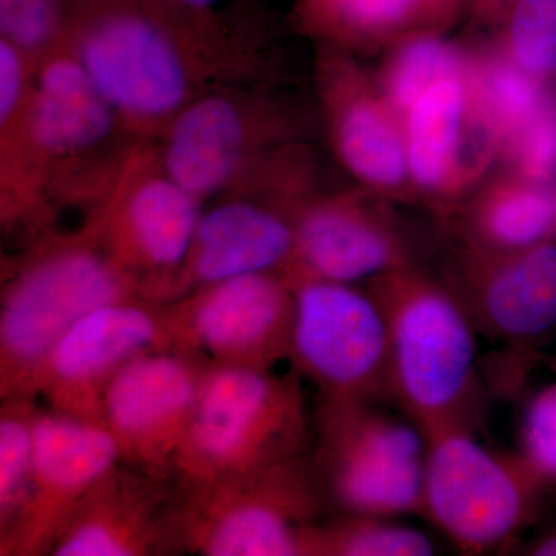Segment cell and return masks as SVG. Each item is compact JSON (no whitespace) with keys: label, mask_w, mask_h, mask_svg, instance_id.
I'll list each match as a JSON object with an SVG mask.
<instances>
[{"label":"cell","mask_w":556,"mask_h":556,"mask_svg":"<svg viewBox=\"0 0 556 556\" xmlns=\"http://www.w3.org/2000/svg\"><path fill=\"white\" fill-rule=\"evenodd\" d=\"M207 367L203 358L166 346L148 351L121 369L102 402L101 417L121 463L175 478Z\"/></svg>","instance_id":"5bb4252c"},{"label":"cell","mask_w":556,"mask_h":556,"mask_svg":"<svg viewBox=\"0 0 556 556\" xmlns=\"http://www.w3.org/2000/svg\"><path fill=\"white\" fill-rule=\"evenodd\" d=\"M309 420L298 375L208 365L175 481L252 473L308 452Z\"/></svg>","instance_id":"8992f818"},{"label":"cell","mask_w":556,"mask_h":556,"mask_svg":"<svg viewBox=\"0 0 556 556\" xmlns=\"http://www.w3.org/2000/svg\"><path fill=\"white\" fill-rule=\"evenodd\" d=\"M313 463L327 503L343 515H420L427 439L378 402L320 401Z\"/></svg>","instance_id":"9c48e42d"},{"label":"cell","mask_w":556,"mask_h":556,"mask_svg":"<svg viewBox=\"0 0 556 556\" xmlns=\"http://www.w3.org/2000/svg\"><path fill=\"white\" fill-rule=\"evenodd\" d=\"M426 439L420 515L460 552L507 548L540 518L554 486L521 453L486 448L470 428H450Z\"/></svg>","instance_id":"ba28073f"},{"label":"cell","mask_w":556,"mask_h":556,"mask_svg":"<svg viewBox=\"0 0 556 556\" xmlns=\"http://www.w3.org/2000/svg\"><path fill=\"white\" fill-rule=\"evenodd\" d=\"M203 207L164 169L155 142L139 141L108 199L86 222L142 298L163 303Z\"/></svg>","instance_id":"30bf717a"},{"label":"cell","mask_w":556,"mask_h":556,"mask_svg":"<svg viewBox=\"0 0 556 556\" xmlns=\"http://www.w3.org/2000/svg\"><path fill=\"white\" fill-rule=\"evenodd\" d=\"M298 199L233 193L211 201L163 303L226 278L287 273L294 255L291 208Z\"/></svg>","instance_id":"d6986e66"},{"label":"cell","mask_w":556,"mask_h":556,"mask_svg":"<svg viewBox=\"0 0 556 556\" xmlns=\"http://www.w3.org/2000/svg\"><path fill=\"white\" fill-rule=\"evenodd\" d=\"M119 463L102 424L38 409L30 486L20 514L0 532V556L50 555L83 497Z\"/></svg>","instance_id":"2e32d148"},{"label":"cell","mask_w":556,"mask_h":556,"mask_svg":"<svg viewBox=\"0 0 556 556\" xmlns=\"http://www.w3.org/2000/svg\"><path fill=\"white\" fill-rule=\"evenodd\" d=\"M470 58L471 51L445 39L444 33H424L391 47L375 76L383 97L404 121L434 84L467 75Z\"/></svg>","instance_id":"484cf974"},{"label":"cell","mask_w":556,"mask_h":556,"mask_svg":"<svg viewBox=\"0 0 556 556\" xmlns=\"http://www.w3.org/2000/svg\"><path fill=\"white\" fill-rule=\"evenodd\" d=\"M70 3H72L75 9H78V7L84 5V3L90 2V0H68Z\"/></svg>","instance_id":"8d00e7d4"},{"label":"cell","mask_w":556,"mask_h":556,"mask_svg":"<svg viewBox=\"0 0 556 556\" xmlns=\"http://www.w3.org/2000/svg\"><path fill=\"white\" fill-rule=\"evenodd\" d=\"M316 93L328 141L358 185L388 201L416 199L404 121L356 54L317 46Z\"/></svg>","instance_id":"4fadbf2b"},{"label":"cell","mask_w":556,"mask_h":556,"mask_svg":"<svg viewBox=\"0 0 556 556\" xmlns=\"http://www.w3.org/2000/svg\"><path fill=\"white\" fill-rule=\"evenodd\" d=\"M327 497L309 453L217 481H177L178 554L302 556Z\"/></svg>","instance_id":"52a82bcc"},{"label":"cell","mask_w":556,"mask_h":556,"mask_svg":"<svg viewBox=\"0 0 556 556\" xmlns=\"http://www.w3.org/2000/svg\"><path fill=\"white\" fill-rule=\"evenodd\" d=\"M386 320L388 388L424 437L470 428L478 404V329L444 280L416 263L367 283Z\"/></svg>","instance_id":"3957f363"},{"label":"cell","mask_w":556,"mask_h":556,"mask_svg":"<svg viewBox=\"0 0 556 556\" xmlns=\"http://www.w3.org/2000/svg\"><path fill=\"white\" fill-rule=\"evenodd\" d=\"M519 554L529 556H556V522L541 530L529 543L521 547Z\"/></svg>","instance_id":"836d02e7"},{"label":"cell","mask_w":556,"mask_h":556,"mask_svg":"<svg viewBox=\"0 0 556 556\" xmlns=\"http://www.w3.org/2000/svg\"><path fill=\"white\" fill-rule=\"evenodd\" d=\"M496 27L497 49L527 75L548 83L556 70V0H515Z\"/></svg>","instance_id":"f1b7e54d"},{"label":"cell","mask_w":556,"mask_h":556,"mask_svg":"<svg viewBox=\"0 0 556 556\" xmlns=\"http://www.w3.org/2000/svg\"><path fill=\"white\" fill-rule=\"evenodd\" d=\"M288 277L294 289L288 361L295 375L317 388L320 401L390 397L386 320L368 289Z\"/></svg>","instance_id":"8fae6325"},{"label":"cell","mask_w":556,"mask_h":556,"mask_svg":"<svg viewBox=\"0 0 556 556\" xmlns=\"http://www.w3.org/2000/svg\"><path fill=\"white\" fill-rule=\"evenodd\" d=\"M305 131L302 113L273 84H252L207 91L153 142L164 169L206 204L233 193L316 190Z\"/></svg>","instance_id":"7a4b0ae2"},{"label":"cell","mask_w":556,"mask_h":556,"mask_svg":"<svg viewBox=\"0 0 556 556\" xmlns=\"http://www.w3.org/2000/svg\"><path fill=\"white\" fill-rule=\"evenodd\" d=\"M416 199L453 211L496 163L493 139L471 110L467 75L434 84L404 119Z\"/></svg>","instance_id":"44dd1931"},{"label":"cell","mask_w":556,"mask_h":556,"mask_svg":"<svg viewBox=\"0 0 556 556\" xmlns=\"http://www.w3.org/2000/svg\"><path fill=\"white\" fill-rule=\"evenodd\" d=\"M515 0H467L468 16L475 24L496 27Z\"/></svg>","instance_id":"d6a6232c"},{"label":"cell","mask_w":556,"mask_h":556,"mask_svg":"<svg viewBox=\"0 0 556 556\" xmlns=\"http://www.w3.org/2000/svg\"><path fill=\"white\" fill-rule=\"evenodd\" d=\"M466 10L467 0H292V20L303 35L356 56L445 33Z\"/></svg>","instance_id":"7402d4cb"},{"label":"cell","mask_w":556,"mask_h":556,"mask_svg":"<svg viewBox=\"0 0 556 556\" xmlns=\"http://www.w3.org/2000/svg\"><path fill=\"white\" fill-rule=\"evenodd\" d=\"M177 481L116 464L83 497L51 556L178 554Z\"/></svg>","instance_id":"ffe728a7"},{"label":"cell","mask_w":556,"mask_h":556,"mask_svg":"<svg viewBox=\"0 0 556 556\" xmlns=\"http://www.w3.org/2000/svg\"><path fill=\"white\" fill-rule=\"evenodd\" d=\"M27 127L40 233L58 229L62 211L78 208L84 222L90 218L142 141L124 126L70 43L36 65Z\"/></svg>","instance_id":"277c9868"},{"label":"cell","mask_w":556,"mask_h":556,"mask_svg":"<svg viewBox=\"0 0 556 556\" xmlns=\"http://www.w3.org/2000/svg\"><path fill=\"white\" fill-rule=\"evenodd\" d=\"M291 218L294 255L288 276L369 283L415 263L396 222L367 190H313L292 203Z\"/></svg>","instance_id":"e0dca14e"},{"label":"cell","mask_w":556,"mask_h":556,"mask_svg":"<svg viewBox=\"0 0 556 556\" xmlns=\"http://www.w3.org/2000/svg\"><path fill=\"white\" fill-rule=\"evenodd\" d=\"M166 346L161 303L116 300L90 311L58 340L36 372L30 396L56 412L101 424L102 402L121 369Z\"/></svg>","instance_id":"9a60e30c"},{"label":"cell","mask_w":556,"mask_h":556,"mask_svg":"<svg viewBox=\"0 0 556 556\" xmlns=\"http://www.w3.org/2000/svg\"><path fill=\"white\" fill-rule=\"evenodd\" d=\"M467 86L471 110L495 142L497 155L551 93L548 83L527 75L495 43L471 51Z\"/></svg>","instance_id":"d4e9b609"},{"label":"cell","mask_w":556,"mask_h":556,"mask_svg":"<svg viewBox=\"0 0 556 556\" xmlns=\"http://www.w3.org/2000/svg\"><path fill=\"white\" fill-rule=\"evenodd\" d=\"M130 298L142 295L87 222L51 230L3 258L0 396L31 397L36 372L58 340L90 311Z\"/></svg>","instance_id":"5b68a950"},{"label":"cell","mask_w":556,"mask_h":556,"mask_svg":"<svg viewBox=\"0 0 556 556\" xmlns=\"http://www.w3.org/2000/svg\"><path fill=\"white\" fill-rule=\"evenodd\" d=\"M161 306L169 346L208 365L269 371L288 361L294 289L285 273L226 278Z\"/></svg>","instance_id":"7c38bea8"},{"label":"cell","mask_w":556,"mask_h":556,"mask_svg":"<svg viewBox=\"0 0 556 556\" xmlns=\"http://www.w3.org/2000/svg\"><path fill=\"white\" fill-rule=\"evenodd\" d=\"M70 47L124 126L155 141L207 91L273 84L266 13L252 0L225 10L175 0H90L75 10Z\"/></svg>","instance_id":"6da1fadb"},{"label":"cell","mask_w":556,"mask_h":556,"mask_svg":"<svg viewBox=\"0 0 556 556\" xmlns=\"http://www.w3.org/2000/svg\"><path fill=\"white\" fill-rule=\"evenodd\" d=\"M430 538L393 518L342 515L314 522L303 533L302 556H428Z\"/></svg>","instance_id":"4316f807"},{"label":"cell","mask_w":556,"mask_h":556,"mask_svg":"<svg viewBox=\"0 0 556 556\" xmlns=\"http://www.w3.org/2000/svg\"><path fill=\"white\" fill-rule=\"evenodd\" d=\"M501 170L536 181H556V94L510 135L497 155Z\"/></svg>","instance_id":"4dcf8cb0"},{"label":"cell","mask_w":556,"mask_h":556,"mask_svg":"<svg viewBox=\"0 0 556 556\" xmlns=\"http://www.w3.org/2000/svg\"><path fill=\"white\" fill-rule=\"evenodd\" d=\"M75 10L68 0H0V40L36 67L68 46Z\"/></svg>","instance_id":"f546056e"},{"label":"cell","mask_w":556,"mask_h":556,"mask_svg":"<svg viewBox=\"0 0 556 556\" xmlns=\"http://www.w3.org/2000/svg\"><path fill=\"white\" fill-rule=\"evenodd\" d=\"M175 2L182 3V5L195 7V9H208V7H214L217 0H175Z\"/></svg>","instance_id":"e575fe53"},{"label":"cell","mask_w":556,"mask_h":556,"mask_svg":"<svg viewBox=\"0 0 556 556\" xmlns=\"http://www.w3.org/2000/svg\"><path fill=\"white\" fill-rule=\"evenodd\" d=\"M36 399H2L0 408V532L17 517L30 486Z\"/></svg>","instance_id":"83f0119b"},{"label":"cell","mask_w":556,"mask_h":556,"mask_svg":"<svg viewBox=\"0 0 556 556\" xmlns=\"http://www.w3.org/2000/svg\"><path fill=\"white\" fill-rule=\"evenodd\" d=\"M444 281L497 342L529 348L556 328V240L507 254L460 248Z\"/></svg>","instance_id":"ac0fdd59"},{"label":"cell","mask_w":556,"mask_h":556,"mask_svg":"<svg viewBox=\"0 0 556 556\" xmlns=\"http://www.w3.org/2000/svg\"><path fill=\"white\" fill-rule=\"evenodd\" d=\"M548 86H551L552 91L556 94V70L554 72V75H552L551 80H548Z\"/></svg>","instance_id":"d590c367"},{"label":"cell","mask_w":556,"mask_h":556,"mask_svg":"<svg viewBox=\"0 0 556 556\" xmlns=\"http://www.w3.org/2000/svg\"><path fill=\"white\" fill-rule=\"evenodd\" d=\"M35 65L0 40V222L7 236L36 237L28 163V104Z\"/></svg>","instance_id":"cb8c5ba5"},{"label":"cell","mask_w":556,"mask_h":556,"mask_svg":"<svg viewBox=\"0 0 556 556\" xmlns=\"http://www.w3.org/2000/svg\"><path fill=\"white\" fill-rule=\"evenodd\" d=\"M453 211L467 251L507 254L556 240V181L501 170Z\"/></svg>","instance_id":"603a6c76"},{"label":"cell","mask_w":556,"mask_h":556,"mask_svg":"<svg viewBox=\"0 0 556 556\" xmlns=\"http://www.w3.org/2000/svg\"><path fill=\"white\" fill-rule=\"evenodd\" d=\"M518 452L556 489V382L541 388L527 402Z\"/></svg>","instance_id":"1f68e13d"}]
</instances>
